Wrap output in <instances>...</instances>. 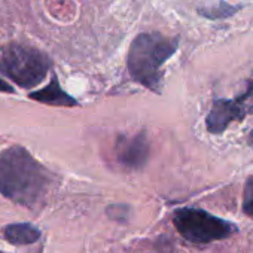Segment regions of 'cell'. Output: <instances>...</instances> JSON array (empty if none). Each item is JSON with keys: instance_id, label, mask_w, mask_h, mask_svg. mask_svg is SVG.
I'll return each mask as SVG.
<instances>
[{"instance_id": "cell-4", "label": "cell", "mask_w": 253, "mask_h": 253, "mask_svg": "<svg viewBox=\"0 0 253 253\" xmlns=\"http://www.w3.org/2000/svg\"><path fill=\"white\" fill-rule=\"evenodd\" d=\"M173 225L177 232L192 244H209L229 238L237 232V226L232 222L195 207L176 210Z\"/></svg>"}, {"instance_id": "cell-11", "label": "cell", "mask_w": 253, "mask_h": 253, "mask_svg": "<svg viewBox=\"0 0 253 253\" xmlns=\"http://www.w3.org/2000/svg\"><path fill=\"white\" fill-rule=\"evenodd\" d=\"M247 86H246V91L241 94V95H238V98H235L238 103H241L246 109H250L249 106H247V103L249 101H253V75L250 76V79L247 81V84H246Z\"/></svg>"}, {"instance_id": "cell-10", "label": "cell", "mask_w": 253, "mask_h": 253, "mask_svg": "<svg viewBox=\"0 0 253 253\" xmlns=\"http://www.w3.org/2000/svg\"><path fill=\"white\" fill-rule=\"evenodd\" d=\"M243 213L253 217V176H249L243 192Z\"/></svg>"}, {"instance_id": "cell-5", "label": "cell", "mask_w": 253, "mask_h": 253, "mask_svg": "<svg viewBox=\"0 0 253 253\" xmlns=\"http://www.w3.org/2000/svg\"><path fill=\"white\" fill-rule=\"evenodd\" d=\"M115 154L118 161L133 170H140L145 167L149 158V142L146 131H140L136 136H121L115 145Z\"/></svg>"}, {"instance_id": "cell-7", "label": "cell", "mask_w": 253, "mask_h": 253, "mask_svg": "<svg viewBox=\"0 0 253 253\" xmlns=\"http://www.w3.org/2000/svg\"><path fill=\"white\" fill-rule=\"evenodd\" d=\"M29 97L32 100H36V101H41L45 104H51V106H61V107L78 106V101L61 88V85L58 84V79L55 76L51 79V82L45 88L30 92Z\"/></svg>"}, {"instance_id": "cell-9", "label": "cell", "mask_w": 253, "mask_h": 253, "mask_svg": "<svg viewBox=\"0 0 253 253\" xmlns=\"http://www.w3.org/2000/svg\"><path fill=\"white\" fill-rule=\"evenodd\" d=\"M241 6H232L228 5L226 2H219L214 6H209V8H201L198 9V14L209 18V20H222V18H228L231 15H234L237 11H240Z\"/></svg>"}, {"instance_id": "cell-6", "label": "cell", "mask_w": 253, "mask_h": 253, "mask_svg": "<svg viewBox=\"0 0 253 253\" xmlns=\"http://www.w3.org/2000/svg\"><path fill=\"white\" fill-rule=\"evenodd\" d=\"M247 109L237 100L217 98L206 118V128L210 134H222L234 121H241Z\"/></svg>"}, {"instance_id": "cell-8", "label": "cell", "mask_w": 253, "mask_h": 253, "mask_svg": "<svg viewBox=\"0 0 253 253\" xmlns=\"http://www.w3.org/2000/svg\"><path fill=\"white\" fill-rule=\"evenodd\" d=\"M3 237L11 244L24 246L36 243L41 238V231L32 223H11L3 228Z\"/></svg>"}, {"instance_id": "cell-2", "label": "cell", "mask_w": 253, "mask_h": 253, "mask_svg": "<svg viewBox=\"0 0 253 253\" xmlns=\"http://www.w3.org/2000/svg\"><path fill=\"white\" fill-rule=\"evenodd\" d=\"M179 38L161 33H140L130 45L126 67L128 73L142 86L152 92H161L163 66L177 52Z\"/></svg>"}, {"instance_id": "cell-1", "label": "cell", "mask_w": 253, "mask_h": 253, "mask_svg": "<svg viewBox=\"0 0 253 253\" xmlns=\"http://www.w3.org/2000/svg\"><path fill=\"white\" fill-rule=\"evenodd\" d=\"M52 176L26 148L14 145L0 152V194L15 204L38 209Z\"/></svg>"}, {"instance_id": "cell-3", "label": "cell", "mask_w": 253, "mask_h": 253, "mask_svg": "<svg viewBox=\"0 0 253 253\" xmlns=\"http://www.w3.org/2000/svg\"><path fill=\"white\" fill-rule=\"evenodd\" d=\"M51 67V60L41 49L12 43L6 46L0 58V72L21 88L41 85Z\"/></svg>"}, {"instance_id": "cell-13", "label": "cell", "mask_w": 253, "mask_h": 253, "mask_svg": "<svg viewBox=\"0 0 253 253\" xmlns=\"http://www.w3.org/2000/svg\"><path fill=\"white\" fill-rule=\"evenodd\" d=\"M249 145L253 148V130L250 131V134H249Z\"/></svg>"}, {"instance_id": "cell-12", "label": "cell", "mask_w": 253, "mask_h": 253, "mask_svg": "<svg viewBox=\"0 0 253 253\" xmlns=\"http://www.w3.org/2000/svg\"><path fill=\"white\" fill-rule=\"evenodd\" d=\"M0 92H8V94H12V92H15V89H14V86L12 85H9L8 82H5L3 79H0Z\"/></svg>"}, {"instance_id": "cell-14", "label": "cell", "mask_w": 253, "mask_h": 253, "mask_svg": "<svg viewBox=\"0 0 253 253\" xmlns=\"http://www.w3.org/2000/svg\"><path fill=\"white\" fill-rule=\"evenodd\" d=\"M0 253H2V252H0Z\"/></svg>"}]
</instances>
